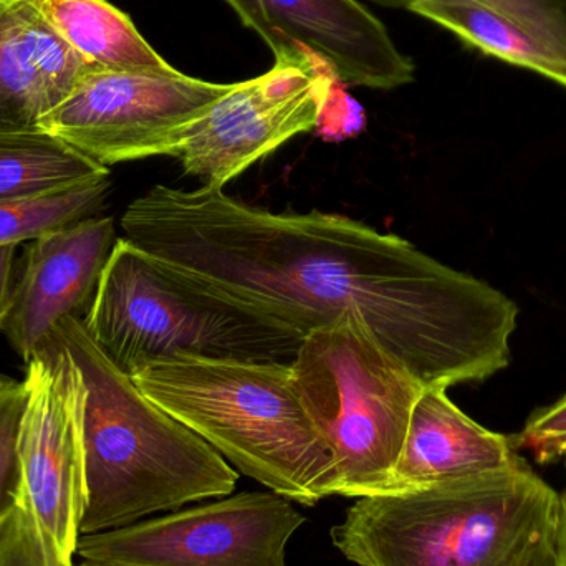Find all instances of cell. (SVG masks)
Instances as JSON below:
<instances>
[{
	"mask_svg": "<svg viewBox=\"0 0 566 566\" xmlns=\"http://www.w3.org/2000/svg\"><path fill=\"white\" fill-rule=\"evenodd\" d=\"M126 241L303 336L355 318L424 388L507 368L514 300L348 216L252 208L222 189L155 186L126 208Z\"/></svg>",
	"mask_w": 566,
	"mask_h": 566,
	"instance_id": "obj_1",
	"label": "cell"
},
{
	"mask_svg": "<svg viewBox=\"0 0 566 566\" xmlns=\"http://www.w3.org/2000/svg\"><path fill=\"white\" fill-rule=\"evenodd\" d=\"M562 494L521 454L497 471L363 495L332 528L356 566H558Z\"/></svg>",
	"mask_w": 566,
	"mask_h": 566,
	"instance_id": "obj_2",
	"label": "cell"
},
{
	"mask_svg": "<svg viewBox=\"0 0 566 566\" xmlns=\"http://www.w3.org/2000/svg\"><path fill=\"white\" fill-rule=\"evenodd\" d=\"M50 335L69 349L86 388L82 535L118 531L192 502L232 495L239 472L143 395L132 376L99 352L83 319H63Z\"/></svg>",
	"mask_w": 566,
	"mask_h": 566,
	"instance_id": "obj_3",
	"label": "cell"
},
{
	"mask_svg": "<svg viewBox=\"0 0 566 566\" xmlns=\"http://www.w3.org/2000/svg\"><path fill=\"white\" fill-rule=\"evenodd\" d=\"M132 378L235 471L305 507L329 497L332 451L296 395L289 363L176 356Z\"/></svg>",
	"mask_w": 566,
	"mask_h": 566,
	"instance_id": "obj_4",
	"label": "cell"
},
{
	"mask_svg": "<svg viewBox=\"0 0 566 566\" xmlns=\"http://www.w3.org/2000/svg\"><path fill=\"white\" fill-rule=\"evenodd\" d=\"M126 375L176 356L292 363L305 336L265 312L118 239L83 319Z\"/></svg>",
	"mask_w": 566,
	"mask_h": 566,
	"instance_id": "obj_5",
	"label": "cell"
},
{
	"mask_svg": "<svg viewBox=\"0 0 566 566\" xmlns=\"http://www.w3.org/2000/svg\"><path fill=\"white\" fill-rule=\"evenodd\" d=\"M290 369L332 451L329 497L382 494L424 385L355 318L312 329Z\"/></svg>",
	"mask_w": 566,
	"mask_h": 566,
	"instance_id": "obj_6",
	"label": "cell"
},
{
	"mask_svg": "<svg viewBox=\"0 0 566 566\" xmlns=\"http://www.w3.org/2000/svg\"><path fill=\"white\" fill-rule=\"evenodd\" d=\"M305 522L295 502L275 492H242L82 535L76 558L99 566H286V545Z\"/></svg>",
	"mask_w": 566,
	"mask_h": 566,
	"instance_id": "obj_7",
	"label": "cell"
},
{
	"mask_svg": "<svg viewBox=\"0 0 566 566\" xmlns=\"http://www.w3.org/2000/svg\"><path fill=\"white\" fill-rule=\"evenodd\" d=\"M231 85L179 70L168 75L96 70L40 129L106 168L151 156L178 158L189 129Z\"/></svg>",
	"mask_w": 566,
	"mask_h": 566,
	"instance_id": "obj_8",
	"label": "cell"
},
{
	"mask_svg": "<svg viewBox=\"0 0 566 566\" xmlns=\"http://www.w3.org/2000/svg\"><path fill=\"white\" fill-rule=\"evenodd\" d=\"M19 431L23 491L56 560L73 566L85 507L83 409L86 388L69 349L53 335L27 361Z\"/></svg>",
	"mask_w": 566,
	"mask_h": 566,
	"instance_id": "obj_9",
	"label": "cell"
},
{
	"mask_svg": "<svg viewBox=\"0 0 566 566\" xmlns=\"http://www.w3.org/2000/svg\"><path fill=\"white\" fill-rule=\"evenodd\" d=\"M336 80L316 59L308 65L275 62L258 78L232 83L186 135L178 155L186 175L205 188L224 189L283 143L316 129Z\"/></svg>",
	"mask_w": 566,
	"mask_h": 566,
	"instance_id": "obj_10",
	"label": "cell"
},
{
	"mask_svg": "<svg viewBox=\"0 0 566 566\" xmlns=\"http://www.w3.org/2000/svg\"><path fill=\"white\" fill-rule=\"evenodd\" d=\"M271 46L275 62L319 59L345 85L395 90L415 80V63L385 23L358 0H224Z\"/></svg>",
	"mask_w": 566,
	"mask_h": 566,
	"instance_id": "obj_11",
	"label": "cell"
},
{
	"mask_svg": "<svg viewBox=\"0 0 566 566\" xmlns=\"http://www.w3.org/2000/svg\"><path fill=\"white\" fill-rule=\"evenodd\" d=\"M116 242L115 221L99 216L29 242L2 326L20 358L29 361L63 319L88 316Z\"/></svg>",
	"mask_w": 566,
	"mask_h": 566,
	"instance_id": "obj_12",
	"label": "cell"
},
{
	"mask_svg": "<svg viewBox=\"0 0 566 566\" xmlns=\"http://www.w3.org/2000/svg\"><path fill=\"white\" fill-rule=\"evenodd\" d=\"M96 70L35 0H0V133L36 132Z\"/></svg>",
	"mask_w": 566,
	"mask_h": 566,
	"instance_id": "obj_13",
	"label": "cell"
},
{
	"mask_svg": "<svg viewBox=\"0 0 566 566\" xmlns=\"http://www.w3.org/2000/svg\"><path fill=\"white\" fill-rule=\"evenodd\" d=\"M517 455L512 438L469 418L451 401L448 389L424 388L412 411L401 458L382 494L497 471Z\"/></svg>",
	"mask_w": 566,
	"mask_h": 566,
	"instance_id": "obj_14",
	"label": "cell"
},
{
	"mask_svg": "<svg viewBox=\"0 0 566 566\" xmlns=\"http://www.w3.org/2000/svg\"><path fill=\"white\" fill-rule=\"evenodd\" d=\"M72 49L99 70L176 73L122 10L106 0H35Z\"/></svg>",
	"mask_w": 566,
	"mask_h": 566,
	"instance_id": "obj_15",
	"label": "cell"
},
{
	"mask_svg": "<svg viewBox=\"0 0 566 566\" xmlns=\"http://www.w3.org/2000/svg\"><path fill=\"white\" fill-rule=\"evenodd\" d=\"M409 12L451 30L485 55L531 70L566 88V53L481 0H416Z\"/></svg>",
	"mask_w": 566,
	"mask_h": 566,
	"instance_id": "obj_16",
	"label": "cell"
},
{
	"mask_svg": "<svg viewBox=\"0 0 566 566\" xmlns=\"http://www.w3.org/2000/svg\"><path fill=\"white\" fill-rule=\"evenodd\" d=\"M109 176L52 133H0V202L43 198Z\"/></svg>",
	"mask_w": 566,
	"mask_h": 566,
	"instance_id": "obj_17",
	"label": "cell"
},
{
	"mask_svg": "<svg viewBox=\"0 0 566 566\" xmlns=\"http://www.w3.org/2000/svg\"><path fill=\"white\" fill-rule=\"evenodd\" d=\"M109 188V176H103L56 195L0 202V245L30 242L65 226L96 218Z\"/></svg>",
	"mask_w": 566,
	"mask_h": 566,
	"instance_id": "obj_18",
	"label": "cell"
},
{
	"mask_svg": "<svg viewBox=\"0 0 566 566\" xmlns=\"http://www.w3.org/2000/svg\"><path fill=\"white\" fill-rule=\"evenodd\" d=\"M25 382L0 375V522L23 497L19 431L25 409Z\"/></svg>",
	"mask_w": 566,
	"mask_h": 566,
	"instance_id": "obj_19",
	"label": "cell"
},
{
	"mask_svg": "<svg viewBox=\"0 0 566 566\" xmlns=\"http://www.w3.org/2000/svg\"><path fill=\"white\" fill-rule=\"evenodd\" d=\"M0 566H63L46 544L25 494L0 522Z\"/></svg>",
	"mask_w": 566,
	"mask_h": 566,
	"instance_id": "obj_20",
	"label": "cell"
},
{
	"mask_svg": "<svg viewBox=\"0 0 566 566\" xmlns=\"http://www.w3.org/2000/svg\"><path fill=\"white\" fill-rule=\"evenodd\" d=\"M382 7L409 10L416 0H373ZM528 32L566 53V0H481Z\"/></svg>",
	"mask_w": 566,
	"mask_h": 566,
	"instance_id": "obj_21",
	"label": "cell"
},
{
	"mask_svg": "<svg viewBox=\"0 0 566 566\" xmlns=\"http://www.w3.org/2000/svg\"><path fill=\"white\" fill-rule=\"evenodd\" d=\"M515 451H528L541 464L566 458V395L538 409L512 438Z\"/></svg>",
	"mask_w": 566,
	"mask_h": 566,
	"instance_id": "obj_22",
	"label": "cell"
},
{
	"mask_svg": "<svg viewBox=\"0 0 566 566\" xmlns=\"http://www.w3.org/2000/svg\"><path fill=\"white\" fill-rule=\"evenodd\" d=\"M342 85L345 83L336 80L329 86L328 95H326L322 113H319L318 125H316V129L325 135L335 136V138L358 132L365 123V113H363L361 106L345 92Z\"/></svg>",
	"mask_w": 566,
	"mask_h": 566,
	"instance_id": "obj_23",
	"label": "cell"
},
{
	"mask_svg": "<svg viewBox=\"0 0 566 566\" xmlns=\"http://www.w3.org/2000/svg\"><path fill=\"white\" fill-rule=\"evenodd\" d=\"M15 249L13 244L0 245V329L12 308L17 275Z\"/></svg>",
	"mask_w": 566,
	"mask_h": 566,
	"instance_id": "obj_24",
	"label": "cell"
},
{
	"mask_svg": "<svg viewBox=\"0 0 566 566\" xmlns=\"http://www.w3.org/2000/svg\"><path fill=\"white\" fill-rule=\"evenodd\" d=\"M558 566H566V491L562 494V528L558 544Z\"/></svg>",
	"mask_w": 566,
	"mask_h": 566,
	"instance_id": "obj_25",
	"label": "cell"
},
{
	"mask_svg": "<svg viewBox=\"0 0 566 566\" xmlns=\"http://www.w3.org/2000/svg\"><path fill=\"white\" fill-rule=\"evenodd\" d=\"M73 566H99V565L86 564V562H78V564H73Z\"/></svg>",
	"mask_w": 566,
	"mask_h": 566,
	"instance_id": "obj_26",
	"label": "cell"
},
{
	"mask_svg": "<svg viewBox=\"0 0 566 566\" xmlns=\"http://www.w3.org/2000/svg\"><path fill=\"white\" fill-rule=\"evenodd\" d=\"M566 459V458H565Z\"/></svg>",
	"mask_w": 566,
	"mask_h": 566,
	"instance_id": "obj_27",
	"label": "cell"
}]
</instances>
